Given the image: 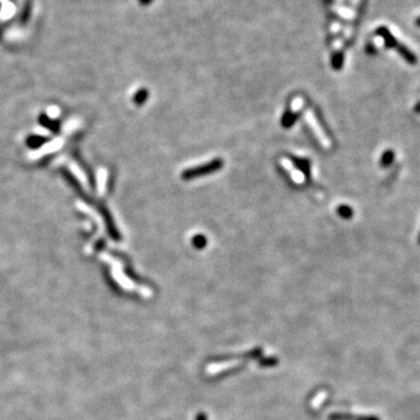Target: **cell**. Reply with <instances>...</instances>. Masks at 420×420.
I'll list each match as a JSON object with an SVG mask.
<instances>
[{"mask_svg":"<svg viewBox=\"0 0 420 420\" xmlns=\"http://www.w3.org/2000/svg\"><path fill=\"white\" fill-rule=\"evenodd\" d=\"M393 161H395V152L391 151V149L384 152L383 155H382V159H381L382 166L389 167L390 165H392Z\"/></svg>","mask_w":420,"mask_h":420,"instance_id":"5","label":"cell"},{"mask_svg":"<svg viewBox=\"0 0 420 420\" xmlns=\"http://www.w3.org/2000/svg\"><path fill=\"white\" fill-rule=\"evenodd\" d=\"M379 33L382 34V36L384 37V40H385V44H387V46L388 47H392V48H396L397 47V45H398V42H397V40L395 39V36L393 35H391V33L389 31L387 30V28H381V30H379Z\"/></svg>","mask_w":420,"mask_h":420,"instance_id":"4","label":"cell"},{"mask_svg":"<svg viewBox=\"0 0 420 420\" xmlns=\"http://www.w3.org/2000/svg\"><path fill=\"white\" fill-rule=\"evenodd\" d=\"M195 420H208V417H207L206 413L200 412L196 416V418H195Z\"/></svg>","mask_w":420,"mask_h":420,"instance_id":"9","label":"cell"},{"mask_svg":"<svg viewBox=\"0 0 420 420\" xmlns=\"http://www.w3.org/2000/svg\"><path fill=\"white\" fill-rule=\"evenodd\" d=\"M280 162H281V165H283L284 168L286 169V171L292 172L293 169H294V166H293V163L291 162L289 159H286V158H283V159L280 160Z\"/></svg>","mask_w":420,"mask_h":420,"instance_id":"8","label":"cell"},{"mask_svg":"<svg viewBox=\"0 0 420 420\" xmlns=\"http://www.w3.org/2000/svg\"><path fill=\"white\" fill-rule=\"evenodd\" d=\"M418 244L420 245V234H419V236H418Z\"/></svg>","mask_w":420,"mask_h":420,"instance_id":"12","label":"cell"},{"mask_svg":"<svg viewBox=\"0 0 420 420\" xmlns=\"http://www.w3.org/2000/svg\"><path fill=\"white\" fill-rule=\"evenodd\" d=\"M397 50H398V53L401 54L403 59L405 60L407 63H410V65H414V63H417V56L416 54L413 53L412 50H410L405 45H401L398 44L397 45Z\"/></svg>","mask_w":420,"mask_h":420,"instance_id":"3","label":"cell"},{"mask_svg":"<svg viewBox=\"0 0 420 420\" xmlns=\"http://www.w3.org/2000/svg\"><path fill=\"white\" fill-rule=\"evenodd\" d=\"M414 111L418 112V113H420V102L417 103V105L414 106Z\"/></svg>","mask_w":420,"mask_h":420,"instance_id":"10","label":"cell"},{"mask_svg":"<svg viewBox=\"0 0 420 420\" xmlns=\"http://www.w3.org/2000/svg\"><path fill=\"white\" fill-rule=\"evenodd\" d=\"M291 174H292V180L294 181L295 183L305 182V175L301 171H298V169L294 168L292 172H291Z\"/></svg>","mask_w":420,"mask_h":420,"instance_id":"6","label":"cell"},{"mask_svg":"<svg viewBox=\"0 0 420 420\" xmlns=\"http://www.w3.org/2000/svg\"><path fill=\"white\" fill-rule=\"evenodd\" d=\"M305 117H306L307 123H308V125L310 126V128H312V130L315 133V136L318 137L319 142L321 143V145L323 146L324 148L329 147L330 146L329 139H328V138L324 136L323 131H322L321 126L319 125V123H318V120H316L314 113H313L312 111H307L306 114H305Z\"/></svg>","mask_w":420,"mask_h":420,"instance_id":"1","label":"cell"},{"mask_svg":"<svg viewBox=\"0 0 420 420\" xmlns=\"http://www.w3.org/2000/svg\"><path fill=\"white\" fill-rule=\"evenodd\" d=\"M329 420H381L376 416H352L344 413H333L329 416Z\"/></svg>","mask_w":420,"mask_h":420,"instance_id":"2","label":"cell"},{"mask_svg":"<svg viewBox=\"0 0 420 420\" xmlns=\"http://www.w3.org/2000/svg\"><path fill=\"white\" fill-rule=\"evenodd\" d=\"M303 105H304L303 97H295V98L293 99V102H292V111L295 112V111L300 110V109L303 108Z\"/></svg>","mask_w":420,"mask_h":420,"instance_id":"7","label":"cell"},{"mask_svg":"<svg viewBox=\"0 0 420 420\" xmlns=\"http://www.w3.org/2000/svg\"><path fill=\"white\" fill-rule=\"evenodd\" d=\"M417 25H418V26H420V18H419L418 20H417Z\"/></svg>","mask_w":420,"mask_h":420,"instance_id":"11","label":"cell"}]
</instances>
